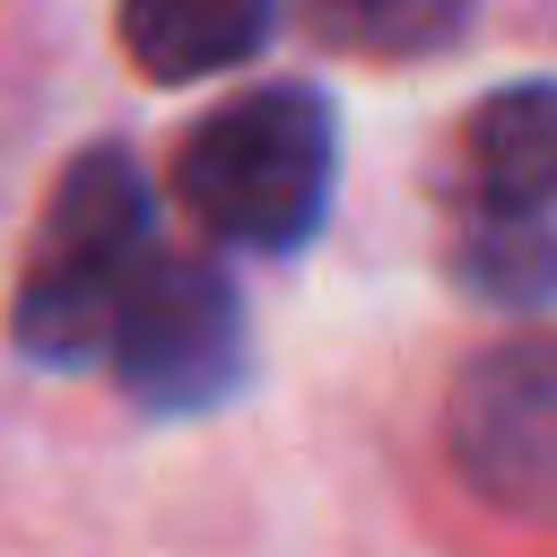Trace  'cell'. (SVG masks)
<instances>
[{
  "instance_id": "6da1fadb",
  "label": "cell",
  "mask_w": 557,
  "mask_h": 557,
  "mask_svg": "<svg viewBox=\"0 0 557 557\" xmlns=\"http://www.w3.org/2000/svg\"><path fill=\"white\" fill-rule=\"evenodd\" d=\"M157 252V200L131 148L96 139L61 165L44 226L26 244L17 296H9V339L35 366H104L113 339V305L139 278V261Z\"/></svg>"
},
{
  "instance_id": "52a82bcc",
  "label": "cell",
  "mask_w": 557,
  "mask_h": 557,
  "mask_svg": "<svg viewBox=\"0 0 557 557\" xmlns=\"http://www.w3.org/2000/svg\"><path fill=\"white\" fill-rule=\"evenodd\" d=\"M453 270L487 305H557V226H548V209H531V218H513V209H461Z\"/></svg>"
},
{
  "instance_id": "277c9868",
  "label": "cell",
  "mask_w": 557,
  "mask_h": 557,
  "mask_svg": "<svg viewBox=\"0 0 557 557\" xmlns=\"http://www.w3.org/2000/svg\"><path fill=\"white\" fill-rule=\"evenodd\" d=\"M444 453L479 505L557 531V339H505L461 366Z\"/></svg>"
},
{
  "instance_id": "8992f818",
  "label": "cell",
  "mask_w": 557,
  "mask_h": 557,
  "mask_svg": "<svg viewBox=\"0 0 557 557\" xmlns=\"http://www.w3.org/2000/svg\"><path fill=\"white\" fill-rule=\"evenodd\" d=\"M113 35L139 78L183 87L209 70H244L270 44V0H122Z\"/></svg>"
},
{
  "instance_id": "ba28073f",
  "label": "cell",
  "mask_w": 557,
  "mask_h": 557,
  "mask_svg": "<svg viewBox=\"0 0 557 557\" xmlns=\"http://www.w3.org/2000/svg\"><path fill=\"white\" fill-rule=\"evenodd\" d=\"M305 26L331 52L366 61H418L470 35V0H305Z\"/></svg>"
},
{
  "instance_id": "7a4b0ae2",
  "label": "cell",
  "mask_w": 557,
  "mask_h": 557,
  "mask_svg": "<svg viewBox=\"0 0 557 557\" xmlns=\"http://www.w3.org/2000/svg\"><path fill=\"white\" fill-rule=\"evenodd\" d=\"M331 183H339V122L313 87H252L200 113L174 148V200L244 252L313 244L331 218Z\"/></svg>"
},
{
  "instance_id": "5b68a950",
  "label": "cell",
  "mask_w": 557,
  "mask_h": 557,
  "mask_svg": "<svg viewBox=\"0 0 557 557\" xmlns=\"http://www.w3.org/2000/svg\"><path fill=\"white\" fill-rule=\"evenodd\" d=\"M461 209H557V87H496L461 122Z\"/></svg>"
},
{
  "instance_id": "3957f363",
  "label": "cell",
  "mask_w": 557,
  "mask_h": 557,
  "mask_svg": "<svg viewBox=\"0 0 557 557\" xmlns=\"http://www.w3.org/2000/svg\"><path fill=\"white\" fill-rule=\"evenodd\" d=\"M104 366L139 409H165V418L218 409L244 383V296H235V278L218 261L157 244L113 305Z\"/></svg>"
}]
</instances>
